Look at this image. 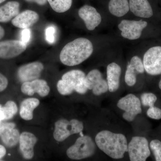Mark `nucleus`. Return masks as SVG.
I'll return each mask as SVG.
<instances>
[{
  "label": "nucleus",
  "mask_w": 161,
  "mask_h": 161,
  "mask_svg": "<svg viewBox=\"0 0 161 161\" xmlns=\"http://www.w3.org/2000/svg\"><path fill=\"white\" fill-rule=\"evenodd\" d=\"M37 98H28L22 102L20 108V115L24 120H30L33 118V111L40 104Z\"/></svg>",
  "instance_id": "nucleus-21"
},
{
  "label": "nucleus",
  "mask_w": 161,
  "mask_h": 161,
  "mask_svg": "<svg viewBox=\"0 0 161 161\" xmlns=\"http://www.w3.org/2000/svg\"><path fill=\"white\" fill-rule=\"evenodd\" d=\"M95 142L100 150L113 159L123 158L128 151L126 137L121 133L103 130L97 133Z\"/></svg>",
  "instance_id": "nucleus-2"
},
{
  "label": "nucleus",
  "mask_w": 161,
  "mask_h": 161,
  "mask_svg": "<svg viewBox=\"0 0 161 161\" xmlns=\"http://www.w3.org/2000/svg\"><path fill=\"white\" fill-rule=\"evenodd\" d=\"M143 63L147 74L153 76L161 75V47H153L148 49L144 54Z\"/></svg>",
  "instance_id": "nucleus-9"
},
{
  "label": "nucleus",
  "mask_w": 161,
  "mask_h": 161,
  "mask_svg": "<svg viewBox=\"0 0 161 161\" xmlns=\"http://www.w3.org/2000/svg\"><path fill=\"white\" fill-rule=\"evenodd\" d=\"M130 11L136 16L150 18L153 15L152 7L148 0H130Z\"/></svg>",
  "instance_id": "nucleus-18"
},
{
  "label": "nucleus",
  "mask_w": 161,
  "mask_h": 161,
  "mask_svg": "<svg viewBox=\"0 0 161 161\" xmlns=\"http://www.w3.org/2000/svg\"><path fill=\"white\" fill-rule=\"evenodd\" d=\"M158 86L159 88L161 90V79L160 80L159 82Z\"/></svg>",
  "instance_id": "nucleus-37"
},
{
  "label": "nucleus",
  "mask_w": 161,
  "mask_h": 161,
  "mask_svg": "<svg viewBox=\"0 0 161 161\" xmlns=\"http://www.w3.org/2000/svg\"><path fill=\"white\" fill-rule=\"evenodd\" d=\"M5 34V31L4 28L2 26H0V40L3 39Z\"/></svg>",
  "instance_id": "nucleus-36"
},
{
  "label": "nucleus",
  "mask_w": 161,
  "mask_h": 161,
  "mask_svg": "<svg viewBox=\"0 0 161 161\" xmlns=\"http://www.w3.org/2000/svg\"><path fill=\"white\" fill-rule=\"evenodd\" d=\"M28 3H36L40 6H44L47 3V0H25Z\"/></svg>",
  "instance_id": "nucleus-33"
},
{
  "label": "nucleus",
  "mask_w": 161,
  "mask_h": 161,
  "mask_svg": "<svg viewBox=\"0 0 161 161\" xmlns=\"http://www.w3.org/2000/svg\"><path fill=\"white\" fill-rule=\"evenodd\" d=\"M94 51L93 44L85 38L75 39L66 44L60 52L61 63L68 66L78 65L90 58Z\"/></svg>",
  "instance_id": "nucleus-1"
},
{
  "label": "nucleus",
  "mask_w": 161,
  "mask_h": 161,
  "mask_svg": "<svg viewBox=\"0 0 161 161\" xmlns=\"http://www.w3.org/2000/svg\"><path fill=\"white\" fill-rule=\"evenodd\" d=\"M128 149L131 161H145L150 155L148 141L142 136L132 137Z\"/></svg>",
  "instance_id": "nucleus-7"
},
{
  "label": "nucleus",
  "mask_w": 161,
  "mask_h": 161,
  "mask_svg": "<svg viewBox=\"0 0 161 161\" xmlns=\"http://www.w3.org/2000/svg\"><path fill=\"white\" fill-rule=\"evenodd\" d=\"M52 9L55 12L62 13L69 10L73 0H47Z\"/></svg>",
  "instance_id": "nucleus-23"
},
{
  "label": "nucleus",
  "mask_w": 161,
  "mask_h": 161,
  "mask_svg": "<svg viewBox=\"0 0 161 161\" xmlns=\"http://www.w3.org/2000/svg\"><path fill=\"white\" fill-rule=\"evenodd\" d=\"M20 3L11 1L0 6V23H7L19 14Z\"/></svg>",
  "instance_id": "nucleus-20"
},
{
  "label": "nucleus",
  "mask_w": 161,
  "mask_h": 161,
  "mask_svg": "<svg viewBox=\"0 0 161 161\" xmlns=\"http://www.w3.org/2000/svg\"><path fill=\"white\" fill-rule=\"evenodd\" d=\"M31 37V33L29 28L24 29L21 32V41L27 45Z\"/></svg>",
  "instance_id": "nucleus-31"
},
{
  "label": "nucleus",
  "mask_w": 161,
  "mask_h": 161,
  "mask_svg": "<svg viewBox=\"0 0 161 161\" xmlns=\"http://www.w3.org/2000/svg\"><path fill=\"white\" fill-rule=\"evenodd\" d=\"M4 120L11 119L17 113L18 107L16 104L12 101H9L3 106Z\"/></svg>",
  "instance_id": "nucleus-24"
},
{
  "label": "nucleus",
  "mask_w": 161,
  "mask_h": 161,
  "mask_svg": "<svg viewBox=\"0 0 161 161\" xmlns=\"http://www.w3.org/2000/svg\"><path fill=\"white\" fill-rule=\"evenodd\" d=\"M86 75L80 70H73L62 76L57 83V89L60 94L69 95L74 92L83 95L88 90L85 84Z\"/></svg>",
  "instance_id": "nucleus-3"
},
{
  "label": "nucleus",
  "mask_w": 161,
  "mask_h": 161,
  "mask_svg": "<svg viewBox=\"0 0 161 161\" xmlns=\"http://www.w3.org/2000/svg\"><path fill=\"white\" fill-rule=\"evenodd\" d=\"M27 45L21 40H8L0 41V58L10 59L23 53Z\"/></svg>",
  "instance_id": "nucleus-11"
},
{
  "label": "nucleus",
  "mask_w": 161,
  "mask_h": 161,
  "mask_svg": "<svg viewBox=\"0 0 161 161\" xmlns=\"http://www.w3.org/2000/svg\"><path fill=\"white\" fill-rule=\"evenodd\" d=\"M37 142V138L34 134L25 132L20 134L19 148L21 153L24 158L31 159L34 155V148Z\"/></svg>",
  "instance_id": "nucleus-16"
},
{
  "label": "nucleus",
  "mask_w": 161,
  "mask_h": 161,
  "mask_svg": "<svg viewBox=\"0 0 161 161\" xmlns=\"http://www.w3.org/2000/svg\"><path fill=\"white\" fill-rule=\"evenodd\" d=\"M121 68L115 62L110 63L107 67V79L108 91L111 92H116L118 89L120 83Z\"/></svg>",
  "instance_id": "nucleus-19"
},
{
  "label": "nucleus",
  "mask_w": 161,
  "mask_h": 161,
  "mask_svg": "<svg viewBox=\"0 0 161 161\" xmlns=\"http://www.w3.org/2000/svg\"><path fill=\"white\" fill-rule=\"evenodd\" d=\"M130 64L134 69L137 74H143L145 71L143 63L138 56H135L132 57Z\"/></svg>",
  "instance_id": "nucleus-28"
},
{
  "label": "nucleus",
  "mask_w": 161,
  "mask_h": 161,
  "mask_svg": "<svg viewBox=\"0 0 161 161\" xmlns=\"http://www.w3.org/2000/svg\"><path fill=\"white\" fill-rule=\"evenodd\" d=\"M8 85V80L7 78L3 74L0 73V92L4 91Z\"/></svg>",
  "instance_id": "nucleus-32"
},
{
  "label": "nucleus",
  "mask_w": 161,
  "mask_h": 161,
  "mask_svg": "<svg viewBox=\"0 0 161 161\" xmlns=\"http://www.w3.org/2000/svg\"><path fill=\"white\" fill-rule=\"evenodd\" d=\"M136 74H137L135 70L129 63L127 66L125 77V82L127 85L130 86L135 85L136 82Z\"/></svg>",
  "instance_id": "nucleus-25"
},
{
  "label": "nucleus",
  "mask_w": 161,
  "mask_h": 161,
  "mask_svg": "<svg viewBox=\"0 0 161 161\" xmlns=\"http://www.w3.org/2000/svg\"><path fill=\"white\" fill-rule=\"evenodd\" d=\"M21 90L25 95L32 96L35 93H37L41 97H44L48 95L50 89L46 80L37 79L23 82Z\"/></svg>",
  "instance_id": "nucleus-15"
},
{
  "label": "nucleus",
  "mask_w": 161,
  "mask_h": 161,
  "mask_svg": "<svg viewBox=\"0 0 161 161\" xmlns=\"http://www.w3.org/2000/svg\"><path fill=\"white\" fill-rule=\"evenodd\" d=\"M148 23L143 20H123L121 21L118 27L123 37L129 40H137L140 38L143 30L147 26Z\"/></svg>",
  "instance_id": "nucleus-8"
},
{
  "label": "nucleus",
  "mask_w": 161,
  "mask_h": 161,
  "mask_svg": "<svg viewBox=\"0 0 161 161\" xmlns=\"http://www.w3.org/2000/svg\"><path fill=\"white\" fill-rule=\"evenodd\" d=\"M4 120V115L3 114V106L0 104V123L2 121Z\"/></svg>",
  "instance_id": "nucleus-35"
},
{
  "label": "nucleus",
  "mask_w": 161,
  "mask_h": 161,
  "mask_svg": "<svg viewBox=\"0 0 161 161\" xmlns=\"http://www.w3.org/2000/svg\"><path fill=\"white\" fill-rule=\"evenodd\" d=\"M108 9L113 15L121 17L126 14L130 10L129 2L128 0H110Z\"/></svg>",
  "instance_id": "nucleus-22"
},
{
  "label": "nucleus",
  "mask_w": 161,
  "mask_h": 161,
  "mask_svg": "<svg viewBox=\"0 0 161 161\" xmlns=\"http://www.w3.org/2000/svg\"><path fill=\"white\" fill-rule=\"evenodd\" d=\"M150 147L156 161H161V142L153 140L150 142Z\"/></svg>",
  "instance_id": "nucleus-27"
},
{
  "label": "nucleus",
  "mask_w": 161,
  "mask_h": 161,
  "mask_svg": "<svg viewBox=\"0 0 161 161\" xmlns=\"http://www.w3.org/2000/svg\"><path fill=\"white\" fill-rule=\"evenodd\" d=\"M157 100L156 96L153 93H145L141 95L142 104L145 107L153 106Z\"/></svg>",
  "instance_id": "nucleus-26"
},
{
  "label": "nucleus",
  "mask_w": 161,
  "mask_h": 161,
  "mask_svg": "<svg viewBox=\"0 0 161 161\" xmlns=\"http://www.w3.org/2000/svg\"><path fill=\"white\" fill-rule=\"evenodd\" d=\"M56 30L53 26H48L45 31V36L47 41L49 43H54L55 41V35Z\"/></svg>",
  "instance_id": "nucleus-30"
},
{
  "label": "nucleus",
  "mask_w": 161,
  "mask_h": 161,
  "mask_svg": "<svg viewBox=\"0 0 161 161\" xmlns=\"http://www.w3.org/2000/svg\"><path fill=\"white\" fill-rule=\"evenodd\" d=\"M83 124L77 119L70 121L62 119L57 121L55 124L53 137L55 140L63 142L70 136L80 133L83 130Z\"/></svg>",
  "instance_id": "nucleus-5"
},
{
  "label": "nucleus",
  "mask_w": 161,
  "mask_h": 161,
  "mask_svg": "<svg viewBox=\"0 0 161 161\" xmlns=\"http://www.w3.org/2000/svg\"><path fill=\"white\" fill-rule=\"evenodd\" d=\"M78 14L89 31L94 30L101 23L100 14L92 6L85 5L82 6L78 10Z\"/></svg>",
  "instance_id": "nucleus-13"
},
{
  "label": "nucleus",
  "mask_w": 161,
  "mask_h": 161,
  "mask_svg": "<svg viewBox=\"0 0 161 161\" xmlns=\"http://www.w3.org/2000/svg\"><path fill=\"white\" fill-rule=\"evenodd\" d=\"M6 150L5 147L0 145V159L3 158L6 155Z\"/></svg>",
  "instance_id": "nucleus-34"
},
{
  "label": "nucleus",
  "mask_w": 161,
  "mask_h": 161,
  "mask_svg": "<svg viewBox=\"0 0 161 161\" xmlns=\"http://www.w3.org/2000/svg\"><path fill=\"white\" fill-rule=\"evenodd\" d=\"M117 106L125 112L123 117L127 121L134 120L136 117L142 112L139 98L133 94H128L118 101Z\"/></svg>",
  "instance_id": "nucleus-6"
},
{
  "label": "nucleus",
  "mask_w": 161,
  "mask_h": 161,
  "mask_svg": "<svg viewBox=\"0 0 161 161\" xmlns=\"http://www.w3.org/2000/svg\"><path fill=\"white\" fill-rule=\"evenodd\" d=\"M15 127L14 123H0V137L7 147H14L19 142L20 134Z\"/></svg>",
  "instance_id": "nucleus-14"
},
{
  "label": "nucleus",
  "mask_w": 161,
  "mask_h": 161,
  "mask_svg": "<svg viewBox=\"0 0 161 161\" xmlns=\"http://www.w3.org/2000/svg\"><path fill=\"white\" fill-rule=\"evenodd\" d=\"M6 0H0V4L5 2Z\"/></svg>",
  "instance_id": "nucleus-38"
},
{
  "label": "nucleus",
  "mask_w": 161,
  "mask_h": 161,
  "mask_svg": "<svg viewBox=\"0 0 161 161\" xmlns=\"http://www.w3.org/2000/svg\"><path fill=\"white\" fill-rule=\"evenodd\" d=\"M39 15L36 12L26 10L20 13L12 20L13 26L21 29H27L39 21Z\"/></svg>",
  "instance_id": "nucleus-17"
},
{
  "label": "nucleus",
  "mask_w": 161,
  "mask_h": 161,
  "mask_svg": "<svg viewBox=\"0 0 161 161\" xmlns=\"http://www.w3.org/2000/svg\"><path fill=\"white\" fill-rule=\"evenodd\" d=\"M44 69L43 64L38 61L22 65L18 70V76L21 82L39 79Z\"/></svg>",
  "instance_id": "nucleus-12"
},
{
  "label": "nucleus",
  "mask_w": 161,
  "mask_h": 161,
  "mask_svg": "<svg viewBox=\"0 0 161 161\" xmlns=\"http://www.w3.org/2000/svg\"><path fill=\"white\" fill-rule=\"evenodd\" d=\"M147 115L152 119L159 120L161 119V109L158 107H150L147 111Z\"/></svg>",
  "instance_id": "nucleus-29"
},
{
  "label": "nucleus",
  "mask_w": 161,
  "mask_h": 161,
  "mask_svg": "<svg viewBox=\"0 0 161 161\" xmlns=\"http://www.w3.org/2000/svg\"><path fill=\"white\" fill-rule=\"evenodd\" d=\"M95 151L96 145L92 137L82 136L78 137L75 144L67 149L66 154L72 159L80 160L92 156Z\"/></svg>",
  "instance_id": "nucleus-4"
},
{
  "label": "nucleus",
  "mask_w": 161,
  "mask_h": 161,
  "mask_svg": "<svg viewBox=\"0 0 161 161\" xmlns=\"http://www.w3.org/2000/svg\"><path fill=\"white\" fill-rule=\"evenodd\" d=\"M85 84L87 89L92 90L95 95H101L108 91V82L98 69L92 70L86 76Z\"/></svg>",
  "instance_id": "nucleus-10"
}]
</instances>
